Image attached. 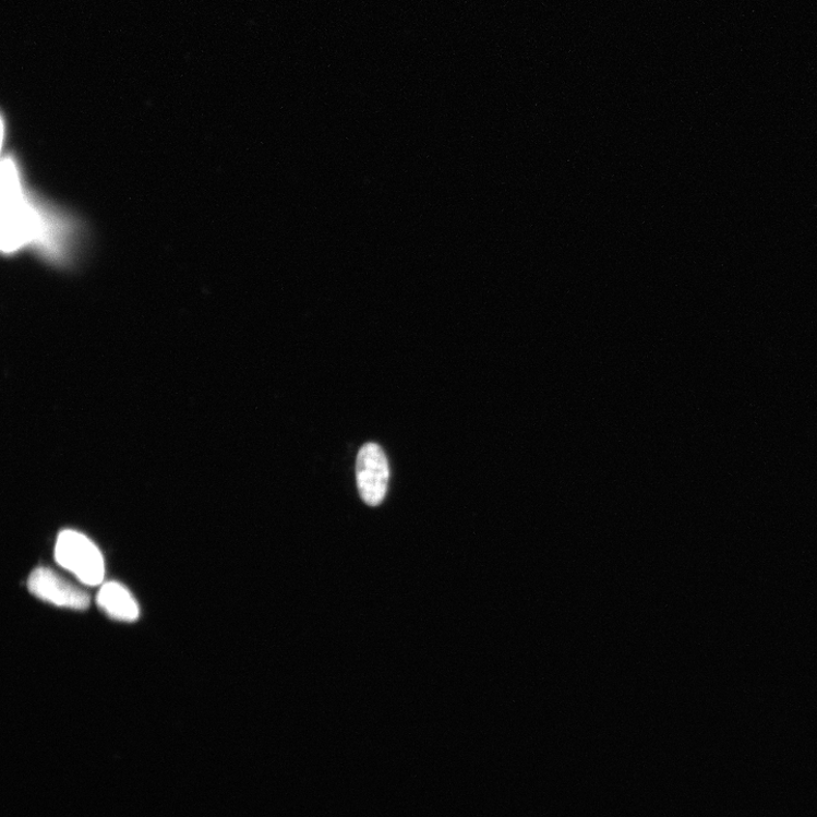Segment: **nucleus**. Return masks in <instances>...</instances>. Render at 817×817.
<instances>
[{"label":"nucleus","mask_w":817,"mask_h":817,"mask_svg":"<svg viewBox=\"0 0 817 817\" xmlns=\"http://www.w3.org/2000/svg\"><path fill=\"white\" fill-rule=\"evenodd\" d=\"M74 224L48 208L24 187L20 167L12 156L2 168V249L4 253L35 244L44 256L60 263L71 255Z\"/></svg>","instance_id":"1"},{"label":"nucleus","mask_w":817,"mask_h":817,"mask_svg":"<svg viewBox=\"0 0 817 817\" xmlns=\"http://www.w3.org/2000/svg\"><path fill=\"white\" fill-rule=\"evenodd\" d=\"M59 565L88 586L100 585L105 577V562L99 549L83 533L64 530L55 546Z\"/></svg>","instance_id":"2"},{"label":"nucleus","mask_w":817,"mask_h":817,"mask_svg":"<svg viewBox=\"0 0 817 817\" xmlns=\"http://www.w3.org/2000/svg\"><path fill=\"white\" fill-rule=\"evenodd\" d=\"M356 474L363 502L371 506L380 505L385 498L389 479L388 461L380 445L369 443L360 448Z\"/></svg>","instance_id":"3"},{"label":"nucleus","mask_w":817,"mask_h":817,"mask_svg":"<svg viewBox=\"0 0 817 817\" xmlns=\"http://www.w3.org/2000/svg\"><path fill=\"white\" fill-rule=\"evenodd\" d=\"M27 588L36 598L56 606L87 610L91 604L87 591L48 568L36 569L27 579Z\"/></svg>","instance_id":"4"},{"label":"nucleus","mask_w":817,"mask_h":817,"mask_svg":"<svg viewBox=\"0 0 817 817\" xmlns=\"http://www.w3.org/2000/svg\"><path fill=\"white\" fill-rule=\"evenodd\" d=\"M99 609L109 617L123 623H133L139 617V605L130 590L119 582L103 585L97 594Z\"/></svg>","instance_id":"5"}]
</instances>
